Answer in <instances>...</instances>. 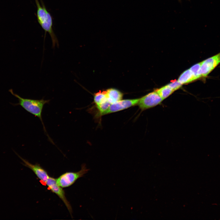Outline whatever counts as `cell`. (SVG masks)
Segmentation results:
<instances>
[{"label": "cell", "instance_id": "obj_8", "mask_svg": "<svg viewBox=\"0 0 220 220\" xmlns=\"http://www.w3.org/2000/svg\"><path fill=\"white\" fill-rule=\"evenodd\" d=\"M16 154L22 160L24 165L31 169L42 182L45 184L49 177L46 171L37 164H33L24 159L15 152Z\"/></svg>", "mask_w": 220, "mask_h": 220}, {"label": "cell", "instance_id": "obj_7", "mask_svg": "<svg viewBox=\"0 0 220 220\" xmlns=\"http://www.w3.org/2000/svg\"><path fill=\"white\" fill-rule=\"evenodd\" d=\"M220 63V52L201 62L200 73L206 77Z\"/></svg>", "mask_w": 220, "mask_h": 220}, {"label": "cell", "instance_id": "obj_5", "mask_svg": "<svg viewBox=\"0 0 220 220\" xmlns=\"http://www.w3.org/2000/svg\"><path fill=\"white\" fill-rule=\"evenodd\" d=\"M139 98L121 100L111 104L102 116L121 111L138 105Z\"/></svg>", "mask_w": 220, "mask_h": 220}, {"label": "cell", "instance_id": "obj_14", "mask_svg": "<svg viewBox=\"0 0 220 220\" xmlns=\"http://www.w3.org/2000/svg\"><path fill=\"white\" fill-rule=\"evenodd\" d=\"M167 86L174 91L180 88L182 84L178 80H176L170 83Z\"/></svg>", "mask_w": 220, "mask_h": 220}, {"label": "cell", "instance_id": "obj_9", "mask_svg": "<svg viewBox=\"0 0 220 220\" xmlns=\"http://www.w3.org/2000/svg\"><path fill=\"white\" fill-rule=\"evenodd\" d=\"M107 100L111 104L122 99L123 94L118 90L110 88L106 91Z\"/></svg>", "mask_w": 220, "mask_h": 220}, {"label": "cell", "instance_id": "obj_4", "mask_svg": "<svg viewBox=\"0 0 220 220\" xmlns=\"http://www.w3.org/2000/svg\"><path fill=\"white\" fill-rule=\"evenodd\" d=\"M163 100L155 91L139 98L138 105L144 111L160 104Z\"/></svg>", "mask_w": 220, "mask_h": 220}, {"label": "cell", "instance_id": "obj_11", "mask_svg": "<svg viewBox=\"0 0 220 220\" xmlns=\"http://www.w3.org/2000/svg\"><path fill=\"white\" fill-rule=\"evenodd\" d=\"M94 100L96 106L99 105L107 100L106 91H100L94 94Z\"/></svg>", "mask_w": 220, "mask_h": 220}, {"label": "cell", "instance_id": "obj_12", "mask_svg": "<svg viewBox=\"0 0 220 220\" xmlns=\"http://www.w3.org/2000/svg\"><path fill=\"white\" fill-rule=\"evenodd\" d=\"M155 91L163 100L168 97L174 91L167 85L156 89Z\"/></svg>", "mask_w": 220, "mask_h": 220}, {"label": "cell", "instance_id": "obj_10", "mask_svg": "<svg viewBox=\"0 0 220 220\" xmlns=\"http://www.w3.org/2000/svg\"><path fill=\"white\" fill-rule=\"evenodd\" d=\"M195 80L196 78L189 69L183 72L178 78V81L182 85L189 83Z\"/></svg>", "mask_w": 220, "mask_h": 220}, {"label": "cell", "instance_id": "obj_2", "mask_svg": "<svg viewBox=\"0 0 220 220\" xmlns=\"http://www.w3.org/2000/svg\"><path fill=\"white\" fill-rule=\"evenodd\" d=\"M37 6V17L38 22L45 33L48 32L50 35L52 42V47L54 48L56 45L59 46L58 41L53 28V19L52 16L47 10L45 4L42 0H40L41 4L38 0H35Z\"/></svg>", "mask_w": 220, "mask_h": 220}, {"label": "cell", "instance_id": "obj_3", "mask_svg": "<svg viewBox=\"0 0 220 220\" xmlns=\"http://www.w3.org/2000/svg\"><path fill=\"white\" fill-rule=\"evenodd\" d=\"M89 169H87L85 164L81 166V169L77 172H66L56 179L57 184L62 188L67 187L73 184L79 178L87 173Z\"/></svg>", "mask_w": 220, "mask_h": 220}, {"label": "cell", "instance_id": "obj_13", "mask_svg": "<svg viewBox=\"0 0 220 220\" xmlns=\"http://www.w3.org/2000/svg\"><path fill=\"white\" fill-rule=\"evenodd\" d=\"M201 65L200 62L193 65L190 68L196 79L202 78L200 71Z\"/></svg>", "mask_w": 220, "mask_h": 220}, {"label": "cell", "instance_id": "obj_6", "mask_svg": "<svg viewBox=\"0 0 220 220\" xmlns=\"http://www.w3.org/2000/svg\"><path fill=\"white\" fill-rule=\"evenodd\" d=\"M45 184L52 192L56 194L63 201L69 212L71 214L72 210L71 205L65 196L64 191L62 188L57 184L56 179L50 177Z\"/></svg>", "mask_w": 220, "mask_h": 220}, {"label": "cell", "instance_id": "obj_1", "mask_svg": "<svg viewBox=\"0 0 220 220\" xmlns=\"http://www.w3.org/2000/svg\"><path fill=\"white\" fill-rule=\"evenodd\" d=\"M9 91L12 95L17 98L18 101V102L17 103L12 104V105H20L26 111L38 117L42 122L44 131L47 134L49 141L52 143H53V141L47 134L42 117V112L43 107L45 105L48 103L50 100H45L43 99L40 100H35L24 98L15 93L12 89L9 90Z\"/></svg>", "mask_w": 220, "mask_h": 220}, {"label": "cell", "instance_id": "obj_15", "mask_svg": "<svg viewBox=\"0 0 220 220\" xmlns=\"http://www.w3.org/2000/svg\"><path fill=\"white\" fill-rule=\"evenodd\" d=\"M187 0L190 1V0ZM178 1L179 2L181 3V2H182L181 0H178Z\"/></svg>", "mask_w": 220, "mask_h": 220}]
</instances>
